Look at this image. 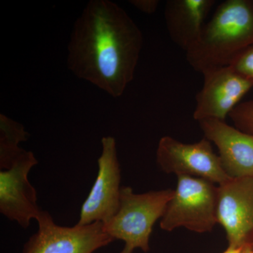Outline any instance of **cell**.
Here are the masks:
<instances>
[{
	"mask_svg": "<svg viewBox=\"0 0 253 253\" xmlns=\"http://www.w3.org/2000/svg\"><path fill=\"white\" fill-rule=\"evenodd\" d=\"M143 45L137 25L109 0H91L73 26L67 65L80 79L114 98L132 81Z\"/></svg>",
	"mask_w": 253,
	"mask_h": 253,
	"instance_id": "6da1fadb",
	"label": "cell"
},
{
	"mask_svg": "<svg viewBox=\"0 0 253 253\" xmlns=\"http://www.w3.org/2000/svg\"><path fill=\"white\" fill-rule=\"evenodd\" d=\"M253 44V0H226L206 23L197 42L186 51V60L203 74L230 66Z\"/></svg>",
	"mask_w": 253,
	"mask_h": 253,
	"instance_id": "7a4b0ae2",
	"label": "cell"
},
{
	"mask_svg": "<svg viewBox=\"0 0 253 253\" xmlns=\"http://www.w3.org/2000/svg\"><path fill=\"white\" fill-rule=\"evenodd\" d=\"M173 195L170 189L136 194L131 187L122 186L117 212L103 223L105 232L129 249L148 252L155 223L163 217Z\"/></svg>",
	"mask_w": 253,
	"mask_h": 253,
	"instance_id": "3957f363",
	"label": "cell"
},
{
	"mask_svg": "<svg viewBox=\"0 0 253 253\" xmlns=\"http://www.w3.org/2000/svg\"><path fill=\"white\" fill-rule=\"evenodd\" d=\"M218 186L194 176H177L174 195L161 218L160 227L172 231L184 227L197 233L210 232L217 222Z\"/></svg>",
	"mask_w": 253,
	"mask_h": 253,
	"instance_id": "277c9868",
	"label": "cell"
},
{
	"mask_svg": "<svg viewBox=\"0 0 253 253\" xmlns=\"http://www.w3.org/2000/svg\"><path fill=\"white\" fill-rule=\"evenodd\" d=\"M37 221L38 230L25 244L22 253H94L115 241L105 232L102 222L61 226L44 211Z\"/></svg>",
	"mask_w": 253,
	"mask_h": 253,
	"instance_id": "5b68a950",
	"label": "cell"
},
{
	"mask_svg": "<svg viewBox=\"0 0 253 253\" xmlns=\"http://www.w3.org/2000/svg\"><path fill=\"white\" fill-rule=\"evenodd\" d=\"M156 161L168 174L201 178L219 185L229 179L220 158L213 151L211 142L204 138L185 144L171 136H163L158 143Z\"/></svg>",
	"mask_w": 253,
	"mask_h": 253,
	"instance_id": "8992f818",
	"label": "cell"
},
{
	"mask_svg": "<svg viewBox=\"0 0 253 253\" xmlns=\"http://www.w3.org/2000/svg\"><path fill=\"white\" fill-rule=\"evenodd\" d=\"M101 145L102 151L97 161V176L82 206L78 225L106 222L119 208L122 186L116 141L113 136H104Z\"/></svg>",
	"mask_w": 253,
	"mask_h": 253,
	"instance_id": "52a82bcc",
	"label": "cell"
},
{
	"mask_svg": "<svg viewBox=\"0 0 253 253\" xmlns=\"http://www.w3.org/2000/svg\"><path fill=\"white\" fill-rule=\"evenodd\" d=\"M38 163L32 151H25L9 169L0 172V212L25 229L43 211L36 189L28 180L30 171Z\"/></svg>",
	"mask_w": 253,
	"mask_h": 253,
	"instance_id": "ba28073f",
	"label": "cell"
},
{
	"mask_svg": "<svg viewBox=\"0 0 253 253\" xmlns=\"http://www.w3.org/2000/svg\"><path fill=\"white\" fill-rule=\"evenodd\" d=\"M217 186L218 224L229 246L244 247L253 236V176L231 177Z\"/></svg>",
	"mask_w": 253,
	"mask_h": 253,
	"instance_id": "9c48e42d",
	"label": "cell"
},
{
	"mask_svg": "<svg viewBox=\"0 0 253 253\" xmlns=\"http://www.w3.org/2000/svg\"><path fill=\"white\" fill-rule=\"evenodd\" d=\"M204 86L196 96L194 119L225 121L252 84L231 67L225 66L203 73Z\"/></svg>",
	"mask_w": 253,
	"mask_h": 253,
	"instance_id": "30bf717a",
	"label": "cell"
},
{
	"mask_svg": "<svg viewBox=\"0 0 253 253\" xmlns=\"http://www.w3.org/2000/svg\"><path fill=\"white\" fill-rule=\"evenodd\" d=\"M199 123L205 138L219 150L221 165L229 177L253 176V134L219 120Z\"/></svg>",
	"mask_w": 253,
	"mask_h": 253,
	"instance_id": "8fae6325",
	"label": "cell"
},
{
	"mask_svg": "<svg viewBox=\"0 0 253 253\" xmlns=\"http://www.w3.org/2000/svg\"><path fill=\"white\" fill-rule=\"evenodd\" d=\"M214 0H169L165 7V21L172 41L189 51L199 41L205 21Z\"/></svg>",
	"mask_w": 253,
	"mask_h": 253,
	"instance_id": "7c38bea8",
	"label": "cell"
},
{
	"mask_svg": "<svg viewBox=\"0 0 253 253\" xmlns=\"http://www.w3.org/2000/svg\"><path fill=\"white\" fill-rule=\"evenodd\" d=\"M29 133L21 123L0 114V168L9 169L26 150L19 144L27 141Z\"/></svg>",
	"mask_w": 253,
	"mask_h": 253,
	"instance_id": "4fadbf2b",
	"label": "cell"
},
{
	"mask_svg": "<svg viewBox=\"0 0 253 253\" xmlns=\"http://www.w3.org/2000/svg\"><path fill=\"white\" fill-rule=\"evenodd\" d=\"M236 128L253 134V100L240 103L229 115Z\"/></svg>",
	"mask_w": 253,
	"mask_h": 253,
	"instance_id": "5bb4252c",
	"label": "cell"
},
{
	"mask_svg": "<svg viewBox=\"0 0 253 253\" xmlns=\"http://www.w3.org/2000/svg\"><path fill=\"white\" fill-rule=\"evenodd\" d=\"M230 66L253 86V44L241 51Z\"/></svg>",
	"mask_w": 253,
	"mask_h": 253,
	"instance_id": "9a60e30c",
	"label": "cell"
},
{
	"mask_svg": "<svg viewBox=\"0 0 253 253\" xmlns=\"http://www.w3.org/2000/svg\"><path fill=\"white\" fill-rule=\"evenodd\" d=\"M129 2L141 12L152 14L157 10L160 1L158 0H131Z\"/></svg>",
	"mask_w": 253,
	"mask_h": 253,
	"instance_id": "2e32d148",
	"label": "cell"
},
{
	"mask_svg": "<svg viewBox=\"0 0 253 253\" xmlns=\"http://www.w3.org/2000/svg\"><path fill=\"white\" fill-rule=\"evenodd\" d=\"M241 249H242V247L236 248L229 246L228 249L222 253H241Z\"/></svg>",
	"mask_w": 253,
	"mask_h": 253,
	"instance_id": "e0dca14e",
	"label": "cell"
},
{
	"mask_svg": "<svg viewBox=\"0 0 253 253\" xmlns=\"http://www.w3.org/2000/svg\"><path fill=\"white\" fill-rule=\"evenodd\" d=\"M134 253V250L129 249V248L126 247V246H125L123 248L122 251H121L119 253Z\"/></svg>",
	"mask_w": 253,
	"mask_h": 253,
	"instance_id": "ac0fdd59",
	"label": "cell"
},
{
	"mask_svg": "<svg viewBox=\"0 0 253 253\" xmlns=\"http://www.w3.org/2000/svg\"><path fill=\"white\" fill-rule=\"evenodd\" d=\"M241 253H253V251L252 249H249V248L246 247V246H244V247H242Z\"/></svg>",
	"mask_w": 253,
	"mask_h": 253,
	"instance_id": "d6986e66",
	"label": "cell"
},
{
	"mask_svg": "<svg viewBox=\"0 0 253 253\" xmlns=\"http://www.w3.org/2000/svg\"><path fill=\"white\" fill-rule=\"evenodd\" d=\"M245 246L249 248V249H252L253 251V236H252V238H251V239H250L249 243H248V244H246V246Z\"/></svg>",
	"mask_w": 253,
	"mask_h": 253,
	"instance_id": "ffe728a7",
	"label": "cell"
}]
</instances>
